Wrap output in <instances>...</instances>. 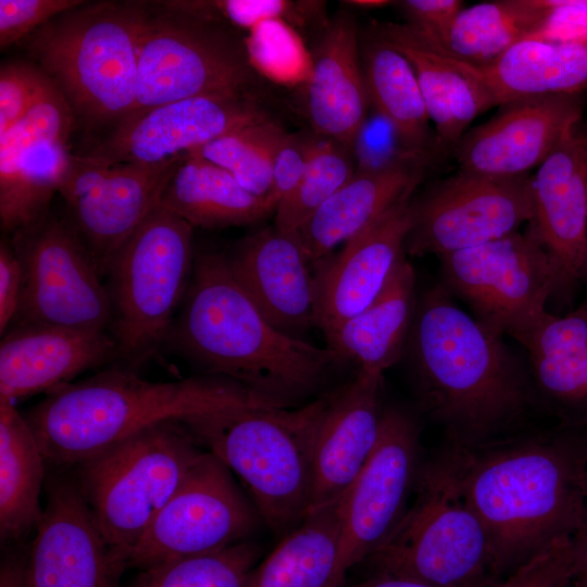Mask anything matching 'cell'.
I'll return each mask as SVG.
<instances>
[{
	"label": "cell",
	"mask_w": 587,
	"mask_h": 587,
	"mask_svg": "<svg viewBox=\"0 0 587 587\" xmlns=\"http://www.w3.org/2000/svg\"><path fill=\"white\" fill-rule=\"evenodd\" d=\"M355 172H375L407 159L425 155L409 151L394 125L373 110L367 114L352 143Z\"/></svg>",
	"instance_id": "7bdbcfd3"
},
{
	"label": "cell",
	"mask_w": 587,
	"mask_h": 587,
	"mask_svg": "<svg viewBox=\"0 0 587 587\" xmlns=\"http://www.w3.org/2000/svg\"><path fill=\"white\" fill-rule=\"evenodd\" d=\"M419 430L399 408H385L379 437L367 463L341 496L339 572L366 560L408 508L421 470Z\"/></svg>",
	"instance_id": "2e32d148"
},
{
	"label": "cell",
	"mask_w": 587,
	"mask_h": 587,
	"mask_svg": "<svg viewBox=\"0 0 587 587\" xmlns=\"http://www.w3.org/2000/svg\"><path fill=\"white\" fill-rule=\"evenodd\" d=\"M165 342L205 375L234 382L275 408L300 407L336 365L326 347L272 326L218 252L196 255L186 296Z\"/></svg>",
	"instance_id": "7a4b0ae2"
},
{
	"label": "cell",
	"mask_w": 587,
	"mask_h": 587,
	"mask_svg": "<svg viewBox=\"0 0 587 587\" xmlns=\"http://www.w3.org/2000/svg\"><path fill=\"white\" fill-rule=\"evenodd\" d=\"M204 452L180 421H166L78 464L76 485L103 536L127 562Z\"/></svg>",
	"instance_id": "9c48e42d"
},
{
	"label": "cell",
	"mask_w": 587,
	"mask_h": 587,
	"mask_svg": "<svg viewBox=\"0 0 587 587\" xmlns=\"http://www.w3.org/2000/svg\"><path fill=\"white\" fill-rule=\"evenodd\" d=\"M285 134L266 117L230 130L191 152L226 170L250 192L271 200L273 159Z\"/></svg>",
	"instance_id": "74e56055"
},
{
	"label": "cell",
	"mask_w": 587,
	"mask_h": 587,
	"mask_svg": "<svg viewBox=\"0 0 587 587\" xmlns=\"http://www.w3.org/2000/svg\"><path fill=\"white\" fill-rule=\"evenodd\" d=\"M224 255L233 277L277 330L302 339L314 326L313 274L298 234L263 228Z\"/></svg>",
	"instance_id": "603a6c76"
},
{
	"label": "cell",
	"mask_w": 587,
	"mask_h": 587,
	"mask_svg": "<svg viewBox=\"0 0 587 587\" xmlns=\"http://www.w3.org/2000/svg\"><path fill=\"white\" fill-rule=\"evenodd\" d=\"M572 541L576 567L575 577L587 583V517L574 534Z\"/></svg>",
	"instance_id": "f907efd6"
},
{
	"label": "cell",
	"mask_w": 587,
	"mask_h": 587,
	"mask_svg": "<svg viewBox=\"0 0 587 587\" xmlns=\"http://www.w3.org/2000/svg\"><path fill=\"white\" fill-rule=\"evenodd\" d=\"M263 118L250 92L197 96L155 107L120 125L86 154L109 163H162Z\"/></svg>",
	"instance_id": "ac0fdd59"
},
{
	"label": "cell",
	"mask_w": 587,
	"mask_h": 587,
	"mask_svg": "<svg viewBox=\"0 0 587 587\" xmlns=\"http://www.w3.org/2000/svg\"><path fill=\"white\" fill-rule=\"evenodd\" d=\"M545 13L541 0H496L464 7L442 48L471 65L486 67L525 40Z\"/></svg>",
	"instance_id": "e575fe53"
},
{
	"label": "cell",
	"mask_w": 587,
	"mask_h": 587,
	"mask_svg": "<svg viewBox=\"0 0 587 587\" xmlns=\"http://www.w3.org/2000/svg\"><path fill=\"white\" fill-rule=\"evenodd\" d=\"M321 396L297 408L235 405L182 423L246 486L261 520L285 537L307 516Z\"/></svg>",
	"instance_id": "8992f818"
},
{
	"label": "cell",
	"mask_w": 587,
	"mask_h": 587,
	"mask_svg": "<svg viewBox=\"0 0 587 587\" xmlns=\"http://www.w3.org/2000/svg\"><path fill=\"white\" fill-rule=\"evenodd\" d=\"M413 502L366 559L378 574L430 587H488L497 578L485 528L446 452L421 466Z\"/></svg>",
	"instance_id": "52a82bcc"
},
{
	"label": "cell",
	"mask_w": 587,
	"mask_h": 587,
	"mask_svg": "<svg viewBox=\"0 0 587 587\" xmlns=\"http://www.w3.org/2000/svg\"><path fill=\"white\" fill-rule=\"evenodd\" d=\"M346 3H351V5L360 7V8H367V9H374V8H382L384 5H388L391 3L390 1H384V0H362V1H347Z\"/></svg>",
	"instance_id": "db71d44e"
},
{
	"label": "cell",
	"mask_w": 587,
	"mask_h": 587,
	"mask_svg": "<svg viewBox=\"0 0 587 587\" xmlns=\"http://www.w3.org/2000/svg\"><path fill=\"white\" fill-rule=\"evenodd\" d=\"M361 60L370 107L394 125L409 151L426 155L430 118L410 61L373 32Z\"/></svg>",
	"instance_id": "836d02e7"
},
{
	"label": "cell",
	"mask_w": 587,
	"mask_h": 587,
	"mask_svg": "<svg viewBox=\"0 0 587 587\" xmlns=\"http://www.w3.org/2000/svg\"><path fill=\"white\" fill-rule=\"evenodd\" d=\"M372 32L412 64L441 151L452 152L470 124L497 105L479 67L455 58L408 23L377 24Z\"/></svg>",
	"instance_id": "d4e9b609"
},
{
	"label": "cell",
	"mask_w": 587,
	"mask_h": 587,
	"mask_svg": "<svg viewBox=\"0 0 587 587\" xmlns=\"http://www.w3.org/2000/svg\"><path fill=\"white\" fill-rule=\"evenodd\" d=\"M83 0H0V47L7 49Z\"/></svg>",
	"instance_id": "ee69618b"
},
{
	"label": "cell",
	"mask_w": 587,
	"mask_h": 587,
	"mask_svg": "<svg viewBox=\"0 0 587 587\" xmlns=\"http://www.w3.org/2000/svg\"><path fill=\"white\" fill-rule=\"evenodd\" d=\"M534 215L528 223L548 253L553 297L567 298L580 280L587 251V135L564 139L530 176Z\"/></svg>",
	"instance_id": "7402d4cb"
},
{
	"label": "cell",
	"mask_w": 587,
	"mask_h": 587,
	"mask_svg": "<svg viewBox=\"0 0 587 587\" xmlns=\"http://www.w3.org/2000/svg\"><path fill=\"white\" fill-rule=\"evenodd\" d=\"M261 520L232 472L205 451L128 557V567L214 552L246 541Z\"/></svg>",
	"instance_id": "4fadbf2b"
},
{
	"label": "cell",
	"mask_w": 587,
	"mask_h": 587,
	"mask_svg": "<svg viewBox=\"0 0 587 587\" xmlns=\"http://www.w3.org/2000/svg\"><path fill=\"white\" fill-rule=\"evenodd\" d=\"M24 274L17 323L109 330L112 310L103 276L66 214L48 213L12 234Z\"/></svg>",
	"instance_id": "7c38bea8"
},
{
	"label": "cell",
	"mask_w": 587,
	"mask_h": 587,
	"mask_svg": "<svg viewBox=\"0 0 587 587\" xmlns=\"http://www.w3.org/2000/svg\"><path fill=\"white\" fill-rule=\"evenodd\" d=\"M580 280H584L587 285V251H586V255H585V260L583 264Z\"/></svg>",
	"instance_id": "11a10c76"
},
{
	"label": "cell",
	"mask_w": 587,
	"mask_h": 587,
	"mask_svg": "<svg viewBox=\"0 0 587 587\" xmlns=\"http://www.w3.org/2000/svg\"><path fill=\"white\" fill-rule=\"evenodd\" d=\"M383 374L357 370L321 396L309 512L341 497L372 455L380 432Z\"/></svg>",
	"instance_id": "44dd1931"
},
{
	"label": "cell",
	"mask_w": 587,
	"mask_h": 587,
	"mask_svg": "<svg viewBox=\"0 0 587 587\" xmlns=\"http://www.w3.org/2000/svg\"><path fill=\"white\" fill-rule=\"evenodd\" d=\"M492 118L467 130L453 149L459 171L491 177L529 175L576 130L582 92L507 102Z\"/></svg>",
	"instance_id": "d6986e66"
},
{
	"label": "cell",
	"mask_w": 587,
	"mask_h": 587,
	"mask_svg": "<svg viewBox=\"0 0 587 587\" xmlns=\"http://www.w3.org/2000/svg\"><path fill=\"white\" fill-rule=\"evenodd\" d=\"M235 405L267 404L225 378L151 382L123 367L46 394L25 419L46 463L71 466L154 424Z\"/></svg>",
	"instance_id": "277c9868"
},
{
	"label": "cell",
	"mask_w": 587,
	"mask_h": 587,
	"mask_svg": "<svg viewBox=\"0 0 587 587\" xmlns=\"http://www.w3.org/2000/svg\"><path fill=\"white\" fill-rule=\"evenodd\" d=\"M152 2H84L32 34L30 57L72 108L77 126L110 134L130 113Z\"/></svg>",
	"instance_id": "5b68a950"
},
{
	"label": "cell",
	"mask_w": 587,
	"mask_h": 587,
	"mask_svg": "<svg viewBox=\"0 0 587 587\" xmlns=\"http://www.w3.org/2000/svg\"><path fill=\"white\" fill-rule=\"evenodd\" d=\"M425 161L426 155H419L382 171L355 172L298 232L310 264L315 268L336 247L411 198Z\"/></svg>",
	"instance_id": "4316f807"
},
{
	"label": "cell",
	"mask_w": 587,
	"mask_h": 587,
	"mask_svg": "<svg viewBox=\"0 0 587 587\" xmlns=\"http://www.w3.org/2000/svg\"><path fill=\"white\" fill-rule=\"evenodd\" d=\"M307 115L314 134L347 147L369 114L357 28L345 14L327 25L307 83Z\"/></svg>",
	"instance_id": "484cf974"
},
{
	"label": "cell",
	"mask_w": 587,
	"mask_h": 587,
	"mask_svg": "<svg viewBox=\"0 0 587 587\" xmlns=\"http://www.w3.org/2000/svg\"><path fill=\"white\" fill-rule=\"evenodd\" d=\"M539 395L564 422L587 428V301L562 315H547L520 341Z\"/></svg>",
	"instance_id": "f1b7e54d"
},
{
	"label": "cell",
	"mask_w": 587,
	"mask_h": 587,
	"mask_svg": "<svg viewBox=\"0 0 587 587\" xmlns=\"http://www.w3.org/2000/svg\"><path fill=\"white\" fill-rule=\"evenodd\" d=\"M45 73L35 64L11 62L0 70V136L8 133L25 115L35 101Z\"/></svg>",
	"instance_id": "f6af8a7d"
},
{
	"label": "cell",
	"mask_w": 587,
	"mask_h": 587,
	"mask_svg": "<svg viewBox=\"0 0 587 587\" xmlns=\"http://www.w3.org/2000/svg\"><path fill=\"white\" fill-rule=\"evenodd\" d=\"M76 126L72 108L46 75L25 115L8 133L0 136V168L11 165L23 152L38 143L67 146Z\"/></svg>",
	"instance_id": "ab89813d"
},
{
	"label": "cell",
	"mask_w": 587,
	"mask_h": 587,
	"mask_svg": "<svg viewBox=\"0 0 587 587\" xmlns=\"http://www.w3.org/2000/svg\"><path fill=\"white\" fill-rule=\"evenodd\" d=\"M24 288L21 261L11 242L0 243V334L4 335L16 321Z\"/></svg>",
	"instance_id": "681fc988"
},
{
	"label": "cell",
	"mask_w": 587,
	"mask_h": 587,
	"mask_svg": "<svg viewBox=\"0 0 587 587\" xmlns=\"http://www.w3.org/2000/svg\"><path fill=\"white\" fill-rule=\"evenodd\" d=\"M314 134H285L273 159L270 199L278 203L296 187L307 167Z\"/></svg>",
	"instance_id": "7dc6e473"
},
{
	"label": "cell",
	"mask_w": 587,
	"mask_h": 587,
	"mask_svg": "<svg viewBox=\"0 0 587 587\" xmlns=\"http://www.w3.org/2000/svg\"><path fill=\"white\" fill-rule=\"evenodd\" d=\"M28 555L27 587H118L127 558L100 530L76 483L52 478Z\"/></svg>",
	"instance_id": "e0dca14e"
},
{
	"label": "cell",
	"mask_w": 587,
	"mask_h": 587,
	"mask_svg": "<svg viewBox=\"0 0 587 587\" xmlns=\"http://www.w3.org/2000/svg\"><path fill=\"white\" fill-rule=\"evenodd\" d=\"M405 351L423 409L452 444L492 441L532 404L529 382L501 336L460 309L441 285L416 303Z\"/></svg>",
	"instance_id": "3957f363"
},
{
	"label": "cell",
	"mask_w": 587,
	"mask_h": 587,
	"mask_svg": "<svg viewBox=\"0 0 587 587\" xmlns=\"http://www.w3.org/2000/svg\"><path fill=\"white\" fill-rule=\"evenodd\" d=\"M482 522L497 579L587 517V428L447 450Z\"/></svg>",
	"instance_id": "6da1fadb"
},
{
	"label": "cell",
	"mask_w": 587,
	"mask_h": 587,
	"mask_svg": "<svg viewBox=\"0 0 587 587\" xmlns=\"http://www.w3.org/2000/svg\"><path fill=\"white\" fill-rule=\"evenodd\" d=\"M354 173L355 164L349 147L314 134L304 173L276 207L274 227L298 234L313 213Z\"/></svg>",
	"instance_id": "8d00e7d4"
},
{
	"label": "cell",
	"mask_w": 587,
	"mask_h": 587,
	"mask_svg": "<svg viewBox=\"0 0 587 587\" xmlns=\"http://www.w3.org/2000/svg\"><path fill=\"white\" fill-rule=\"evenodd\" d=\"M353 587H430V586L423 584L421 582L411 579V578L377 573L372 578L363 583H360Z\"/></svg>",
	"instance_id": "f5cc1de1"
},
{
	"label": "cell",
	"mask_w": 587,
	"mask_h": 587,
	"mask_svg": "<svg viewBox=\"0 0 587 587\" xmlns=\"http://www.w3.org/2000/svg\"><path fill=\"white\" fill-rule=\"evenodd\" d=\"M404 253L438 258L517 232L534 215L530 176L491 177L458 171L412 202Z\"/></svg>",
	"instance_id": "9a60e30c"
},
{
	"label": "cell",
	"mask_w": 587,
	"mask_h": 587,
	"mask_svg": "<svg viewBox=\"0 0 587 587\" xmlns=\"http://www.w3.org/2000/svg\"><path fill=\"white\" fill-rule=\"evenodd\" d=\"M572 538L551 542L488 587H574Z\"/></svg>",
	"instance_id": "b9f144b4"
},
{
	"label": "cell",
	"mask_w": 587,
	"mask_h": 587,
	"mask_svg": "<svg viewBox=\"0 0 587 587\" xmlns=\"http://www.w3.org/2000/svg\"><path fill=\"white\" fill-rule=\"evenodd\" d=\"M185 155L132 164L70 154L59 193L103 278L114 252L160 207Z\"/></svg>",
	"instance_id": "5bb4252c"
},
{
	"label": "cell",
	"mask_w": 587,
	"mask_h": 587,
	"mask_svg": "<svg viewBox=\"0 0 587 587\" xmlns=\"http://www.w3.org/2000/svg\"><path fill=\"white\" fill-rule=\"evenodd\" d=\"M341 497L307 514L252 571L246 587H342Z\"/></svg>",
	"instance_id": "4dcf8cb0"
},
{
	"label": "cell",
	"mask_w": 587,
	"mask_h": 587,
	"mask_svg": "<svg viewBox=\"0 0 587 587\" xmlns=\"http://www.w3.org/2000/svg\"><path fill=\"white\" fill-rule=\"evenodd\" d=\"M497 105L548 95L583 92L587 45L527 39L480 68Z\"/></svg>",
	"instance_id": "d6a6232c"
},
{
	"label": "cell",
	"mask_w": 587,
	"mask_h": 587,
	"mask_svg": "<svg viewBox=\"0 0 587 587\" xmlns=\"http://www.w3.org/2000/svg\"><path fill=\"white\" fill-rule=\"evenodd\" d=\"M70 154L65 145L38 143L0 168V221L4 232L13 234L49 213Z\"/></svg>",
	"instance_id": "d590c367"
},
{
	"label": "cell",
	"mask_w": 587,
	"mask_h": 587,
	"mask_svg": "<svg viewBox=\"0 0 587 587\" xmlns=\"http://www.w3.org/2000/svg\"><path fill=\"white\" fill-rule=\"evenodd\" d=\"M415 275L405 255L377 297L325 335L336 364L384 374L405 352L414 314Z\"/></svg>",
	"instance_id": "83f0119b"
},
{
	"label": "cell",
	"mask_w": 587,
	"mask_h": 587,
	"mask_svg": "<svg viewBox=\"0 0 587 587\" xmlns=\"http://www.w3.org/2000/svg\"><path fill=\"white\" fill-rule=\"evenodd\" d=\"M193 227L159 207L112 255L104 274L117 360L135 370L165 342L192 274Z\"/></svg>",
	"instance_id": "ba28073f"
},
{
	"label": "cell",
	"mask_w": 587,
	"mask_h": 587,
	"mask_svg": "<svg viewBox=\"0 0 587 587\" xmlns=\"http://www.w3.org/2000/svg\"><path fill=\"white\" fill-rule=\"evenodd\" d=\"M399 4L408 17L407 23L441 47L464 8L460 0H404Z\"/></svg>",
	"instance_id": "c3c4849f"
},
{
	"label": "cell",
	"mask_w": 587,
	"mask_h": 587,
	"mask_svg": "<svg viewBox=\"0 0 587 587\" xmlns=\"http://www.w3.org/2000/svg\"><path fill=\"white\" fill-rule=\"evenodd\" d=\"M254 74L247 45L229 25L171 1L152 2L139 49L134 107L120 125L165 103L249 92Z\"/></svg>",
	"instance_id": "30bf717a"
},
{
	"label": "cell",
	"mask_w": 587,
	"mask_h": 587,
	"mask_svg": "<svg viewBox=\"0 0 587 587\" xmlns=\"http://www.w3.org/2000/svg\"><path fill=\"white\" fill-rule=\"evenodd\" d=\"M258 558V546L246 540L142 569L130 587H246Z\"/></svg>",
	"instance_id": "f35d334b"
},
{
	"label": "cell",
	"mask_w": 587,
	"mask_h": 587,
	"mask_svg": "<svg viewBox=\"0 0 587 587\" xmlns=\"http://www.w3.org/2000/svg\"><path fill=\"white\" fill-rule=\"evenodd\" d=\"M546 13L525 39L587 45V0H541Z\"/></svg>",
	"instance_id": "bcb514c9"
},
{
	"label": "cell",
	"mask_w": 587,
	"mask_h": 587,
	"mask_svg": "<svg viewBox=\"0 0 587 587\" xmlns=\"http://www.w3.org/2000/svg\"><path fill=\"white\" fill-rule=\"evenodd\" d=\"M160 207L192 227L208 229L249 225L276 209L267 198L247 190L226 170L192 152L178 165Z\"/></svg>",
	"instance_id": "f546056e"
},
{
	"label": "cell",
	"mask_w": 587,
	"mask_h": 587,
	"mask_svg": "<svg viewBox=\"0 0 587 587\" xmlns=\"http://www.w3.org/2000/svg\"><path fill=\"white\" fill-rule=\"evenodd\" d=\"M46 460L14 401L0 397V536L18 541L42 519L40 491Z\"/></svg>",
	"instance_id": "1f68e13d"
},
{
	"label": "cell",
	"mask_w": 587,
	"mask_h": 587,
	"mask_svg": "<svg viewBox=\"0 0 587 587\" xmlns=\"http://www.w3.org/2000/svg\"><path fill=\"white\" fill-rule=\"evenodd\" d=\"M185 11L239 28L270 22L304 28L321 18L322 2L289 0L172 1Z\"/></svg>",
	"instance_id": "60d3db41"
},
{
	"label": "cell",
	"mask_w": 587,
	"mask_h": 587,
	"mask_svg": "<svg viewBox=\"0 0 587 587\" xmlns=\"http://www.w3.org/2000/svg\"><path fill=\"white\" fill-rule=\"evenodd\" d=\"M117 358L109 330L17 323L0 342V397L14 401L48 394L82 372Z\"/></svg>",
	"instance_id": "cb8c5ba5"
},
{
	"label": "cell",
	"mask_w": 587,
	"mask_h": 587,
	"mask_svg": "<svg viewBox=\"0 0 587 587\" xmlns=\"http://www.w3.org/2000/svg\"><path fill=\"white\" fill-rule=\"evenodd\" d=\"M410 199L398 203L314 268V327L324 336L365 309L405 255L404 243L413 223Z\"/></svg>",
	"instance_id": "ffe728a7"
},
{
	"label": "cell",
	"mask_w": 587,
	"mask_h": 587,
	"mask_svg": "<svg viewBox=\"0 0 587 587\" xmlns=\"http://www.w3.org/2000/svg\"><path fill=\"white\" fill-rule=\"evenodd\" d=\"M439 260L442 286L492 333L520 342L547 315L554 272L529 227Z\"/></svg>",
	"instance_id": "8fae6325"
},
{
	"label": "cell",
	"mask_w": 587,
	"mask_h": 587,
	"mask_svg": "<svg viewBox=\"0 0 587 587\" xmlns=\"http://www.w3.org/2000/svg\"><path fill=\"white\" fill-rule=\"evenodd\" d=\"M0 587H27L23 571V559L10 558L2 562Z\"/></svg>",
	"instance_id": "816d5d0a"
}]
</instances>
